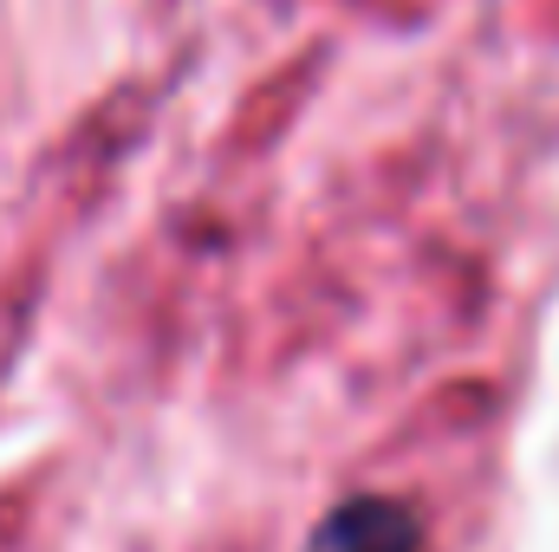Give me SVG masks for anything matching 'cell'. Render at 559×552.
Instances as JSON below:
<instances>
[{"label": "cell", "mask_w": 559, "mask_h": 552, "mask_svg": "<svg viewBox=\"0 0 559 552\" xmlns=\"http://www.w3.org/2000/svg\"><path fill=\"white\" fill-rule=\"evenodd\" d=\"M423 527L404 501H384V494H358L345 507H332L312 533L306 552H417Z\"/></svg>", "instance_id": "1"}]
</instances>
